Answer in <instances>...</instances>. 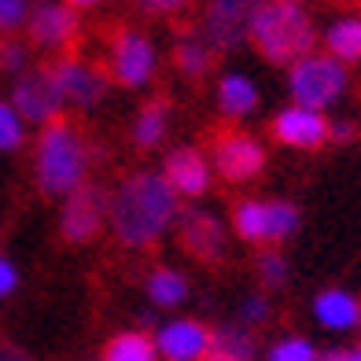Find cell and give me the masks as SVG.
Returning <instances> with one entry per match:
<instances>
[{
  "label": "cell",
  "mask_w": 361,
  "mask_h": 361,
  "mask_svg": "<svg viewBox=\"0 0 361 361\" xmlns=\"http://www.w3.org/2000/svg\"><path fill=\"white\" fill-rule=\"evenodd\" d=\"M180 203L162 170H137L107 195V228L122 247L147 251L177 225Z\"/></svg>",
  "instance_id": "cell-1"
},
{
  "label": "cell",
  "mask_w": 361,
  "mask_h": 361,
  "mask_svg": "<svg viewBox=\"0 0 361 361\" xmlns=\"http://www.w3.org/2000/svg\"><path fill=\"white\" fill-rule=\"evenodd\" d=\"M89 170H92V147L71 118H59L37 133V140H34V185L41 195H48V200H67L71 192L89 185Z\"/></svg>",
  "instance_id": "cell-2"
},
{
  "label": "cell",
  "mask_w": 361,
  "mask_h": 361,
  "mask_svg": "<svg viewBox=\"0 0 361 361\" xmlns=\"http://www.w3.org/2000/svg\"><path fill=\"white\" fill-rule=\"evenodd\" d=\"M251 44L255 52L273 67H291L302 56L317 52L321 30L302 4H281V0H262V8L251 19Z\"/></svg>",
  "instance_id": "cell-3"
},
{
  "label": "cell",
  "mask_w": 361,
  "mask_h": 361,
  "mask_svg": "<svg viewBox=\"0 0 361 361\" xmlns=\"http://www.w3.org/2000/svg\"><path fill=\"white\" fill-rule=\"evenodd\" d=\"M288 81V96L291 104L310 107V111H332L336 104L347 100V89H350V67H343L339 59H332L328 52H310L299 63H291L284 71Z\"/></svg>",
  "instance_id": "cell-4"
},
{
  "label": "cell",
  "mask_w": 361,
  "mask_h": 361,
  "mask_svg": "<svg viewBox=\"0 0 361 361\" xmlns=\"http://www.w3.org/2000/svg\"><path fill=\"white\" fill-rule=\"evenodd\" d=\"M302 228V214L291 200H240L233 207V233L255 247H281Z\"/></svg>",
  "instance_id": "cell-5"
},
{
  "label": "cell",
  "mask_w": 361,
  "mask_h": 361,
  "mask_svg": "<svg viewBox=\"0 0 361 361\" xmlns=\"http://www.w3.org/2000/svg\"><path fill=\"white\" fill-rule=\"evenodd\" d=\"M159 74V48L137 26L114 30L107 44V78L122 89H147Z\"/></svg>",
  "instance_id": "cell-6"
},
{
  "label": "cell",
  "mask_w": 361,
  "mask_h": 361,
  "mask_svg": "<svg viewBox=\"0 0 361 361\" xmlns=\"http://www.w3.org/2000/svg\"><path fill=\"white\" fill-rule=\"evenodd\" d=\"M262 0H207L200 11V34L214 52H240L251 44V19Z\"/></svg>",
  "instance_id": "cell-7"
},
{
  "label": "cell",
  "mask_w": 361,
  "mask_h": 361,
  "mask_svg": "<svg viewBox=\"0 0 361 361\" xmlns=\"http://www.w3.org/2000/svg\"><path fill=\"white\" fill-rule=\"evenodd\" d=\"M11 107L23 114L26 126H52L63 118V111H67V104H63V92L56 85V78L48 67H30L26 74L11 78Z\"/></svg>",
  "instance_id": "cell-8"
},
{
  "label": "cell",
  "mask_w": 361,
  "mask_h": 361,
  "mask_svg": "<svg viewBox=\"0 0 361 361\" xmlns=\"http://www.w3.org/2000/svg\"><path fill=\"white\" fill-rule=\"evenodd\" d=\"M48 71H52L67 107H74V111H96L107 100L111 78H107V71L96 67V63L81 59V56H56L52 63H48Z\"/></svg>",
  "instance_id": "cell-9"
},
{
  "label": "cell",
  "mask_w": 361,
  "mask_h": 361,
  "mask_svg": "<svg viewBox=\"0 0 361 361\" xmlns=\"http://www.w3.org/2000/svg\"><path fill=\"white\" fill-rule=\"evenodd\" d=\"M81 37V11H74L63 0H44L30 8L26 19V44L52 56H67V48Z\"/></svg>",
  "instance_id": "cell-10"
},
{
  "label": "cell",
  "mask_w": 361,
  "mask_h": 361,
  "mask_svg": "<svg viewBox=\"0 0 361 361\" xmlns=\"http://www.w3.org/2000/svg\"><path fill=\"white\" fill-rule=\"evenodd\" d=\"M107 195L100 185H81L78 192H71L63 200V210H59V236L74 243V247H85L96 236L107 228Z\"/></svg>",
  "instance_id": "cell-11"
},
{
  "label": "cell",
  "mask_w": 361,
  "mask_h": 361,
  "mask_svg": "<svg viewBox=\"0 0 361 361\" xmlns=\"http://www.w3.org/2000/svg\"><path fill=\"white\" fill-rule=\"evenodd\" d=\"M266 144H262L258 137L251 133H240V129H233V133H221L214 140V147H210V166H214V173L221 180H228V185H243V180H255L262 170H266Z\"/></svg>",
  "instance_id": "cell-12"
},
{
  "label": "cell",
  "mask_w": 361,
  "mask_h": 361,
  "mask_svg": "<svg viewBox=\"0 0 361 361\" xmlns=\"http://www.w3.org/2000/svg\"><path fill=\"white\" fill-rule=\"evenodd\" d=\"M159 361H207L214 354V328L200 317H170L155 328Z\"/></svg>",
  "instance_id": "cell-13"
},
{
  "label": "cell",
  "mask_w": 361,
  "mask_h": 361,
  "mask_svg": "<svg viewBox=\"0 0 361 361\" xmlns=\"http://www.w3.org/2000/svg\"><path fill=\"white\" fill-rule=\"evenodd\" d=\"M177 236H180V247L188 255H195L200 262H221L228 255V225L207 207H180V218H177Z\"/></svg>",
  "instance_id": "cell-14"
},
{
  "label": "cell",
  "mask_w": 361,
  "mask_h": 361,
  "mask_svg": "<svg viewBox=\"0 0 361 361\" xmlns=\"http://www.w3.org/2000/svg\"><path fill=\"white\" fill-rule=\"evenodd\" d=\"M162 177L170 180V188L180 200H203L214 185V166H210V155L200 152L195 144H177L162 159Z\"/></svg>",
  "instance_id": "cell-15"
},
{
  "label": "cell",
  "mask_w": 361,
  "mask_h": 361,
  "mask_svg": "<svg viewBox=\"0 0 361 361\" xmlns=\"http://www.w3.org/2000/svg\"><path fill=\"white\" fill-rule=\"evenodd\" d=\"M328 114L324 111H310L299 104H288L273 114L269 122V133L276 144L295 147V152H317V147L328 144Z\"/></svg>",
  "instance_id": "cell-16"
},
{
  "label": "cell",
  "mask_w": 361,
  "mask_h": 361,
  "mask_svg": "<svg viewBox=\"0 0 361 361\" xmlns=\"http://www.w3.org/2000/svg\"><path fill=\"white\" fill-rule=\"evenodd\" d=\"M314 321L332 336H347L354 328H361V299L347 288H321L310 302Z\"/></svg>",
  "instance_id": "cell-17"
},
{
  "label": "cell",
  "mask_w": 361,
  "mask_h": 361,
  "mask_svg": "<svg viewBox=\"0 0 361 361\" xmlns=\"http://www.w3.org/2000/svg\"><path fill=\"white\" fill-rule=\"evenodd\" d=\"M214 104L225 118H251L262 104V89L251 74L243 71H225L218 78V89H214Z\"/></svg>",
  "instance_id": "cell-18"
},
{
  "label": "cell",
  "mask_w": 361,
  "mask_h": 361,
  "mask_svg": "<svg viewBox=\"0 0 361 361\" xmlns=\"http://www.w3.org/2000/svg\"><path fill=\"white\" fill-rule=\"evenodd\" d=\"M321 52L339 59L343 67L361 63V11H343L321 30Z\"/></svg>",
  "instance_id": "cell-19"
},
{
  "label": "cell",
  "mask_w": 361,
  "mask_h": 361,
  "mask_svg": "<svg viewBox=\"0 0 361 361\" xmlns=\"http://www.w3.org/2000/svg\"><path fill=\"white\" fill-rule=\"evenodd\" d=\"M214 59L218 52L210 48V41L200 34V26L195 30H185V34L177 37L173 44V67L180 78H188V81H200L210 74V67H214Z\"/></svg>",
  "instance_id": "cell-20"
},
{
  "label": "cell",
  "mask_w": 361,
  "mask_h": 361,
  "mask_svg": "<svg viewBox=\"0 0 361 361\" xmlns=\"http://www.w3.org/2000/svg\"><path fill=\"white\" fill-rule=\"evenodd\" d=\"M188 291H192L188 276L180 269H173V266H159V269L147 273V281H144L147 302L159 306V310H177L180 302L188 299Z\"/></svg>",
  "instance_id": "cell-21"
},
{
  "label": "cell",
  "mask_w": 361,
  "mask_h": 361,
  "mask_svg": "<svg viewBox=\"0 0 361 361\" xmlns=\"http://www.w3.org/2000/svg\"><path fill=\"white\" fill-rule=\"evenodd\" d=\"M166 129H170V107L162 100H152V104H144L137 111L129 137H133V144L140 147V152H152V147H159L162 140H166Z\"/></svg>",
  "instance_id": "cell-22"
},
{
  "label": "cell",
  "mask_w": 361,
  "mask_h": 361,
  "mask_svg": "<svg viewBox=\"0 0 361 361\" xmlns=\"http://www.w3.org/2000/svg\"><path fill=\"white\" fill-rule=\"evenodd\" d=\"M214 354L228 357V361H255L258 357V339H255V328L240 324V321H228L214 328Z\"/></svg>",
  "instance_id": "cell-23"
},
{
  "label": "cell",
  "mask_w": 361,
  "mask_h": 361,
  "mask_svg": "<svg viewBox=\"0 0 361 361\" xmlns=\"http://www.w3.org/2000/svg\"><path fill=\"white\" fill-rule=\"evenodd\" d=\"M100 361H159V350H155V339L147 332L129 328V332H118L107 339Z\"/></svg>",
  "instance_id": "cell-24"
},
{
  "label": "cell",
  "mask_w": 361,
  "mask_h": 361,
  "mask_svg": "<svg viewBox=\"0 0 361 361\" xmlns=\"http://www.w3.org/2000/svg\"><path fill=\"white\" fill-rule=\"evenodd\" d=\"M255 276L262 291H284L288 281H291V266L281 247H262L258 258H255Z\"/></svg>",
  "instance_id": "cell-25"
},
{
  "label": "cell",
  "mask_w": 361,
  "mask_h": 361,
  "mask_svg": "<svg viewBox=\"0 0 361 361\" xmlns=\"http://www.w3.org/2000/svg\"><path fill=\"white\" fill-rule=\"evenodd\" d=\"M26 129H30V126L23 122V114L11 107V100H0V155L23 152Z\"/></svg>",
  "instance_id": "cell-26"
},
{
  "label": "cell",
  "mask_w": 361,
  "mask_h": 361,
  "mask_svg": "<svg viewBox=\"0 0 361 361\" xmlns=\"http://www.w3.org/2000/svg\"><path fill=\"white\" fill-rule=\"evenodd\" d=\"M317 357H321V350L306 336H281L266 350V361H317Z\"/></svg>",
  "instance_id": "cell-27"
},
{
  "label": "cell",
  "mask_w": 361,
  "mask_h": 361,
  "mask_svg": "<svg viewBox=\"0 0 361 361\" xmlns=\"http://www.w3.org/2000/svg\"><path fill=\"white\" fill-rule=\"evenodd\" d=\"M273 317V299L269 291H247L240 299V310H236V321L247 324V328H262Z\"/></svg>",
  "instance_id": "cell-28"
},
{
  "label": "cell",
  "mask_w": 361,
  "mask_h": 361,
  "mask_svg": "<svg viewBox=\"0 0 361 361\" xmlns=\"http://www.w3.org/2000/svg\"><path fill=\"white\" fill-rule=\"evenodd\" d=\"M30 71V44L19 37H0V74L19 78Z\"/></svg>",
  "instance_id": "cell-29"
},
{
  "label": "cell",
  "mask_w": 361,
  "mask_h": 361,
  "mask_svg": "<svg viewBox=\"0 0 361 361\" xmlns=\"http://www.w3.org/2000/svg\"><path fill=\"white\" fill-rule=\"evenodd\" d=\"M30 8H34L30 0H0V34L15 37L19 30H26Z\"/></svg>",
  "instance_id": "cell-30"
},
{
  "label": "cell",
  "mask_w": 361,
  "mask_h": 361,
  "mask_svg": "<svg viewBox=\"0 0 361 361\" xmlns=\"http://www.w3.org/2000/svg\"><path fill=\"white\" fill-rule=\"evenodd\" d=\"M195 0H137V8L144 15H152V19H170V15H180L188 11Z\"/></svg>",
  "instance_id": "cell-31"
},
{
  "label": "cell",
  "mask_w": 361,
  "mask_h": 361,
  "mask_svg": "<svg viewBox=\"0 0 361 361\" xmlns=\"http://www.w3.org/2000/svg\"><path fill=\"white\" fill-rule=\"evenodd\" d=\"M15 291H19V266L8 255H0V302L11 299Z\"/></svg>",
  "instance_id": "cell-32"
},
{
  "label": "cell",
  "mask_w": 361,
  "mask_h": 361,
  "mask_svg": "<svg viewBox=\"0 0 361 361\" xmlns=\"http://www.w3.org/2000/svg\"><path fill=\"white\" fill-rule=\"evenodd\" d=\"M357 137V122L354 118H332L328 122V140H336V144H347Z\"/></svg>",
  "instance_id": "cell-33"
},
{
  "label": "cell",
  "mask_w": 361,
  "mask_h": 361,
  "mask_svg": "<svg viewBox=\"0 0 361 361\" xmlns=\"http://www.w3.org/2000/svg\"><path fill=\"white\" fill-rule=\"evenodd\" d=\"M0 361H34L23 347H11V343H0Z\"/></svg>",
  "instance_id": "cell-34"
},
{
  "label": "cell",
  "mask_w": 361,
  "mask_h": 361,
  "mask_svg": "<svg viewBox=\"0 0 361 361\" xmlns=\"http://www.w3.org/2000/svg\"><path fill=\"white\" fill-rule=\"evenodd\" d=\"M63 4H71L74 11H92V8H100L104 0H63Z\"/></svg>",
  "instance_id": "cell-35"
},
{
  "label": "cell",
  "mask_w": 361,
  "mask_h": 361,
  "mask_svg": "<svg viewBox=\"0 0 361 361\" xmlns=\"http://www.w3.org/2000/svg\"><path fill=\"white\" fill-rule=\"evenodd\" d=\"M317 361H347V347H336V350H321Z\"/></svg>",
  "instance_id": "cell-36"
},
{
  "label": "cell",
  "mask_w": 361,
  "mask_h": 361,
  "mask_svg": "<svg viewBox=\"0 0 361 361\" xmlns=\"http://www.w3.org/2000/svg\"><path fill=\"white\" fill-rule=\"evenodd\" d=\"M347 361H361V343L357 347H347Z\"/></svg>",
  "instance_id": "cell-37"
},
{
  "label": "cell",
  "mask_w": 361,
  "mask_h": 361,
  "mask_svg": "<svg viewBox=\"0 0 361 361\" xmlns=\"http://www.w3.org/2000/svg\"><path fill=\"white\" fill-rule=\"evenodd\" d=\"M207 361H228V357H218V354H210V357H207Z\"/></svg>",
  "instance_id": "cell-38"
},
{
  "label": "cell",
  "mask_w": 361,
  "mask_h": 361,
  "mask_svg": "<svg viewBox=\"0 0 361 361\" xmlns=\"http://www.w3.org/2000/svg\"><path fill=\"white\" fill-rule=\"evenodd\" d=\"M281 4H302V0H281Z\"/></svg>",
  "instance_id": "cell-39"
},
{
  "label": "cell",
  "mask_w": 361,
  "mask_h": 361,
  "mask_svg": "<svg viewBox=\"0 0 361 361\" xmlns=\"http://www.w3.org/2000/svg\"><path fill=\"white\" fill-rule=\"evenodd\" d=\"M30 4H44V0H30Z\"/></svg>",
  "instance_id": "cell-40"
}]
</instances>
